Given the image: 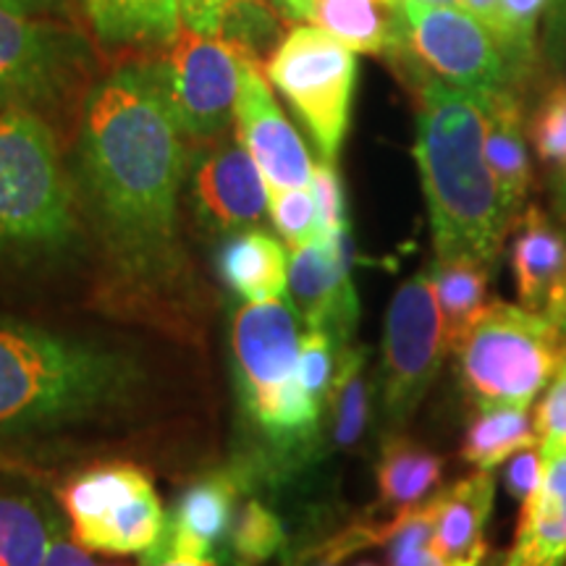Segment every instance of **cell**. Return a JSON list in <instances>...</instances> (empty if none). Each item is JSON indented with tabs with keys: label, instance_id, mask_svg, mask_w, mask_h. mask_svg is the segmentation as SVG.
<instances>
[{
	"label": "cell",
	"instance_id": "ba28073f",
	"mask_svg": "<svg viewBox=\"0 0 566 566\" xmlns=\"http://www.w3.org/2000/svg\"><path fill=\"white\" fill-rule=\"evenodd\" d=\"M250 59V53L226 38L184 27L179 38L168 42L166 53L150 69L184 137L218 142L229 132Z\"/></svg>",
	"mask_w": 566,
	"mask_h": 566
},
{
	"label": "cell",
	"instance_id": "7a4b0ae2",
	"mask_svg": "<svg viewBox=\"0 0 566 566\" xmlns=\"http://www.w3.org/2000/svg\"><path fill=\"white\" fill-rule=\"evenodd\" d=\"M485 95L424 80L415 160L433 229L436 260H478L493 268L516 210L485 158Z\"/></svg>",
	"mask_w": 566,
	"mask_h": 566
},
{
	"label": "cell",
	"instance_id": "484cf974",
	"mask_svg": "<svg viewBox=\"0 0 566 566\" xmlns=\"http://www.w3.org/2000/svg\"><path fill=\"white\" fill-rule=\"evenodd\" d=\"M541 443L535 433V417L525 407H483L467 430L462 459L478 470H495L516 451Z\"/></svg>",
	"mask_w": 566,
	"mask_h": 566
},
{
	"label": "cell",
	"instance_id": "4316f807",
	"mask_svg": "<svg viewBox=\"0 0 566 566\" xmlns=\"http://www.w3.org/2000/svg\"><path fill=\"white\" fill-rule=\"evenodd\" d=\"M331 415H334V441L342 449H354L367 428V380H365V349L344 346L338 352L334 386H331Z\"/></svg>",
	"mask_w": 566,
	"mask_h": 566
},
{
	"label": "cell",
	"instance_id": "4dcf8cb0",
	"mask_svg": "<svg viewBox=\"0 0 566 566\" xmlns=\"http://www.w3.org/2000/svg\"><path fill=\"white\" fill-rule=\"evenodd\" d=\"M551 0H501L499 9V42L509 61L520 74L535 45V30L541 13Z\"/></svg>",
	"mask_w": 566,
	"mask_h": 566
},
{
	"label": "cell",
	"instance_id": "d6a6232c",
	"mask_svg": "<svg viewBox=\"0 0 566 566\" xmlns=\"http://www.w3.org/2000/svg\"><path fill=\"white\" fill-rule=\"evenodd\" d=\"M533 142L541 160L566 168V87L548 92L533 122Z\"/></svg>",
	"mask_w": 566,
	"mask_h": 566
},
{
	"label": "cell",
	"instance_id": "1f68e13d",
	"mask_svg": "<svg viewBox=\"0 0 566 566\" xmlns=\"http://www.w3.org/2000/svg\"><path fill=\"white\" fill-rule=\"evenodd\" d=\"M336 342L325 331L310 328L307 334L302 336L300 346V378L307 394L313 396L317 407H325L331 396V386H334L336 375V363L334 357Z\"/></svg>",
	"mask_w": 566,
	"mask_h": 566
},
{
	"label": "cell",
	"instance_id": "3957f363",
	"mask_svg": "<svg viewBox=\"0 0 566 566\" xmlns=\"http://www.w3.org/2000/svg\"><path fill=\"white\" fill-rule=\"evenodd\" d=\"M132 357L45 328L0 323V430L84 420L132 399Z\"/></svg>",
	"mask_w": 566,
	"mask_h": 566
},
{
	"label": "cell",
	"instance_id": "e0dca14e",
	"mask_svg": "<svg viewBox=\"0 0 566 566\" xmlns=\"http://www.w3.org/2000/svg\"><path fill=\"white\" fill-rule=\"evenodd\" d=\"M512 273L522 307L554 313L566 292V237L537 208L516 226Z\"/></svg>",
	"mask_w": 566,
	"mask_h": 566
},
{
	"label": "cell",
	"instance_id": "c3c4849f",
	"mask_svg": "<svg viewBox=\"0 0 566 566\" xmlns=\"http://www.w3.org/2000/svg\"><path fill=\"white\" fill-rule=\"evenodd\" d=\"M0 566H3V564H0Z\"/></svg>",
	"mask_w": 566,
	"mask_h": 566
},
{
	"label": "cell",
	"instance_id": "277c9868",
	"mask_svg": "<svg viewBox=\"0 0 566 566\" xmlns=\"http://www.w3.org/2000/svg\"><path fill=\"white\" fill-rule=\"evenodd\" d=\"M74 195L59 142L38 111H0V254H38L74 239Z\"/></svg>",
	"mask_w": 566,
	"mask_h": 566
},
{
	"label": "cell",
	"instance_id": "d590c367",
	"mask_svg": "<svg viewBox=\"0 0 566 566\" xmlns=\"http://www.w3.org/2000/svg\"><path fill=\"white\" fill-rule=\"evenodd\" d=\"M543 470H546V459H543L541 443L527 446V449L516 451V454L506 462V488L520 504H525L537 491L543 480Z\"/></svg>",
	"mask_w": 566,
	"mask_h": 566
},
{
	"label": "cell",
	"instance_id": "f35d334b",
	"mask_svg": "<svg viewBox=\"0 0 566 566\" xmlns=\"http://www.w3.org/2000/svg\"><path fill=\"white\" fill-rule=\"evenodd\" d=\"M145 566H218L212 558H197V556H179L171 551H163L153 546L145 554Z\"/></svg>",
	"mask_w": 566,
	"mask_h": 566
},
{
	"label": "cell",
	"instance_id": "6da1fadb",
	"mask_svg": "<svg viewBox=\"0 0 566 566\" xmlns=\"http://www.w3.org/2000/svg\"><path fill=\"white\" fill-rule=\"evenodd\" d=\"M150 63L113 69L82 113V179L118 271L160 283L179 268L184 142Z\"/></svg>",
	"mask_w": 566,
	"mask_h": 566
},
{
	"label": "cell",
	"instance_id": "74e56055",
	"mask_svg": "<svg viewBox=\"0 0 566 566\" xmlns=\"http://www.w3.org/2000/svg\"><path fill=\"white\" fill-rule=\"evenodd\" d=\"M45 566H95L87 548L80 543H71L66 537H53L51 548H48Z\"/></svg>",
	"mask_w": 566,
	"mask_h": 566
},
{
	"label": "cell",
	"instance_id": "f6af8a7d",
	"mask_svg": "<svg viewBox=\"0 0 566 566\" xmlns=\"http://www.w3.org/2000/svg\"><path fill=\"white\" fill-rule=\"evenodd\" d=\"M342 562H336V558H328V556H323V562H321V566H338Z\"/></svg>",
	"mask_w": 566,
	"mask_h": 566
},
{
	"label": "cell",
	"instance_id": "44dd1931",
	"mask_svg": "<svg viewBox=\"0 0 566 566\" xmlns=\"http://www.w3.org/2000/svg\"><path fill=\"white\" fill-rule=\"evenodd\" d=\"M82 9L108 48H163L181 32L176 0H82Z\"/></svg>",
	"mask_w": 566,
	"mask_h": 566
},
{
	"label": "cell",
	"instance_id": "7dc6e473",
	"mask_svg": "<svg viewBox=\"0 0 566 566\" xmlns=\"http://www.w3.org/2000/svg\"><path fill=\"white\" fill-rule=\"evenodd\" d=\"M357 566H378V564H373V562H363V564H357Z\"/></svg>",
	"mask_w": 566,
	"mask_h": 566
},
{
	"label": "cell",
	"instance_id": "7402d4cb",
	"mask_svg": "<svg viewBox=\"0 0 566 566\" xmlns=\"http://www.w3.org/2000/svg\"><path fill=\"white\" fill-rule=\"evenodd\" d=\"M485 158L501 192L514 210H520L533 184L522 108L512 90H501L485 103Z\"/></svg>",
	"mask_w": 566,
	"mask_h": 566
},
{
	"label": "cell",
	"instance_id": "52a82bcc",
	"mask_svg": "<svg viewBox=\"0 0 566 566\" xmlns=\"http://www.w3.org/2000/svg\"><path fill=\"white\" fill-rule=\"evenodd\" d=\"M265 71L307 126L323 160L334 163L349 129L357 87V55L352 48L321 27L304 24L281 40Z\"/></svg>",
	"mask_w": 566,
	"mask_h": 566
},
{
	"label": "cell",
	"instance_id": "f546056e",
	"mask_svg": "<svg viewBox=\"0 0 566 566\" xmlns=\"http://www.w3.org/2000/svg\"><path fill=\"white\" fill-rule=\"evenodd\" d=\"M231 546L247 564H263L283 546V525L273 512L250 501L239 509L231 525Z\"/></svg>",
	"mask_w": 566,
	"mask_h": 566
},
{
	"label": "cell",
	"instance_id": "b9f144b4",
	"mask_svg": "<svg viewBox=\"0 0 566 566\" xmlns=\"http://www.w3.org/2000/svg\"><path fill=\"white\" fill-rule=\"evenodd\" d=\"M388 566H480V564H449V562H443V558L438 556L433 548H424V551H420V554L399 558V562H394Z\"/></svg>",
	"mask_w": 566,
	"mask_h": 566
},
{
	"label": "cell",
	"instance_id": "9c48e42d",
	"mask_svg": "<svg viewBox=\"0 0 566 566\" xmlns=\"http://www.w3.org/2000/svg\"><path fill=\"white\" fill-rule=\"evenodd\" d=\"M74 541L103 554H147L166 530L150 478L134 464H108L84 472L61 491Z\"/></svg>",
	"mask_w": 566,
	"mask_h": 566
},
{
	"label": "cell",
	"instance_id": "30bf717a",
	"mask_svg": "<svg viewBox=\"0 0 566 566\" xmlns=\"http://www.w3.org/2000/svg\"><path fill=\"white\" fill-rule=\"evenodd\" d=\"M405 42L438 80L491 97L512 90L516 69L493 30L464 6L401 0Z\"/></svg>",
	"mask_w": 566,
	"mask_h": 566
},
{
	"label": "cell",
	"instance_id": "d6986e66",
	"mask_svg": "<svg viewBox=\"0 0 566 566\" xmlns=\"http://www.w3.org/2000/svg\"><path fill=\"white\" fill-rule=\"evenodd\" d=\"M233 493L237 488L221 475L202 478L200 483L189 485L155 546L179 556L210 558L212 546L231 525Z\"/></svg>",
	"mask_w": 566,
	"mask_h": 566
},
{
	"label": "cell",
	"instance_id": "5bb4252c",
	"mask_svg": "<svg viewBox=\"0 0 566 566\" xmlns=\"http://www.w3.org/2000/svg\"><path fill=\"white\" fill-rule=\"evenodd\" d=\"M352 268L328 239L296 244L289 252V294L304 325L325 331L336 344L349 342L357 323V294Z\"/></svg>",
	"mask_w": 566,
	"mask_h": 566
},
{
	"label": "cell",
	"instance_id": "836d02e7",
	"mask_svg": "<svg viewBox=\"0 0 566 566\" xmlns=\"http://www.w3.org/2000/svg\"><path fill=\"white\" fill-rule=\"evenodd\" d=\"M313 195L317 202V212H321V229L323 239L336 237V233L346 231V205H344V187L338 179L336 166L331 160L315 163L313 171Z\"/></svg>",
	"mask_w": 566,
	"mask_h": 566
},
{
	"label": "cell",
	"instance_id": "bcb514c9",
	"mask_svg": "<svg viewBox=\"0 0 566 566\" xmlns=\"http://www.w3.org/2000/svg\"><path fill=\"white\" fill-rule=\"evenodd\" d=\"M275 3H279L283 11H289V0H275Z\"/></svg>",
	"mask_w": 566,
	"mask_h": 566
},
{
	"label": "cell",
	"instance_id": "5b68a950",
	"mask_svg": "<svg viewBox=\"0 0 566 566\" xmlns=\"http://www.w3.org/2000/svg\"><path fill=\"white\" fill-rule=\"evenodd\" d=\"M454 352L462 384L480 409H530L566 365V334L548 313L488 302Z\"/></svg>",
	"mask_w": 566,
	"mask_h": 566
},
{
	"label": "cell",
	"instance_id": "ac0fdd59",
	"mask_svg": "<svg viewBox=\"0 0 566 566\" xmlns=\"http://www.w3.org/2000/svg\"><path fill=\"white\" fill-rule=\"evenodd\" d=\"M495 480L491 470H478L470 478L446 488L436 501L433 551L449 564H483L488 554L485 525L491 520Z\"/></svg>",
	"mask_w": 566,
	"mask_h": 566
},
{
	"label": "cell",
	"instance_id": "9a60e30c",
	"mask_svg": "<svg viewBox=\"0 0 566 566\" xmlns=\"http://www.w3.org/2000/svg\"><path fill=\"white\" fill-rule=\"evenodd\" d=\"M195 200L212 229L239 231L263 221L268 184L239 139L216 142L195 168Z\"/></svg>",
	"mask_w": 566,
	"mask_h": 566
},
{
	"label": "cell",
	"instance_id": "d4e9b609",
	"mask_svg": "<svg viewBox=\"0 0 566 566\" xmlns=\"http://www.w3.org/2000/svg\"><path fill=\"white\" fill-rule=\"evenodd\" d=\"M443 472L441 457L409 438H391L378 459L380 504L405 512L422 504V499L438 485Z\"/></svg>",
	"mask_w": 566,
	"mask_h": 566
},
{
	"label": "cell",
	"instance_id": "7c38bea8",
	"mask_svg": "<svg viewBox=\"0 0 566 566\" xmlns=\"http://www.w3.org/2000/svg\"><path fill=\"white\" fill-rule=\"evenodd\" d=\"M80 38L0 3V111L55 101L80 63Z\"/></svg>",
	"mask_w": 566,
	"mask_h": 566
},
{
	"label": "cell",
	"instance_id": "ee69618b",
	"mask_svg": "<svg viewBox=\"0 0 566 566\" xmlns=\"http://www.w3.org/2000/svg\"><path fill=\"white\" fill-rule=\"evenodd\" d=\"M415 3H424V6H462V0H415Z\"/></svg>",
	"mask_w": 566,
	"mask_h": 566
},
{
	"label": "cell",
	"instance_id": "8d00e7d4",
	"mask_svg": "<svg viewBox=\"0 0 566 566\" xmlns=\"http://www.w3.org/2000/svg\"><path fill=\"white\" fill-rule=\"evenodd\" d=\"M237 0H176L184 30L221 38L226 19Z\"/></svg>",
	"mask_w": 566,
	"mask_h": 566
},
{
	"label": "cell",
	"instance_id": "cb8c5ba5",
	"mask_svg": "<svg viewBox=\"0 0 566 566\" xmlns=\"http://www.w3.org/2000/svg\"><path fill=\"white\" fill-rule=\"evenodd\" d=\"M433 286L438 307L443 317V334L449 352H454L467 331L475 325L480 313L488 307V279L491 268L478 260H436Z\"/></svg>",
	"mask_w": 566,
	"mask_h": 566
},
{
	"label": "cell",
	"instance_id": "7bdbcfd3",
	"mask_svg": "<svg viewBox=\"0 0 566 566\" xmlns=\"http://www.w3.org/2000/svg\"><path fill=\"white\" fill-rule=\"evenodd\" d=\"M313 9L315 0H289V17L300 19V21H310L313 19Z\"/></svg>",
	"mask_w": 566,
	"mask_h": 566
},
{
	"label": "cell",
	"instance_id": "e575fe53",
	"mask_svg": "<svg viewBox=\"0 0 566 566\" xmlns=\"http://www.w3.org/2000/svg\"><path fill=\"white\" fill-rule=\"evenodd\" d=\"M535 433L541 446H566V365L556 373L546 399L537 407Z\"/></svg>",
	"mask_w": 566,
	"mask_h": 566
},
{
	"label": "cell",
	"instance_id": "2e32d148",
	"mask_svg": "<svg viewBox=\"0 0 566 566\" xmlns=\"http://www.w3.org/2000/svg\"><path fill=\"white\" fill-rule=\"evenodd\" d=\"M546 470L522 504L520 527L501 566H566V446H541Z\"/></svg>",
	"mask_w": 566,
	"mask_h": 566
},
{
	"label": "cell",
	"instance_id": "603a6c76",
	"mask_svg": "<svg viewBox=\"0 0 566 566\" xmlns=\"http://www.w3.org/2000/svg\"><path fill=\"white\" fill-rule=\"evenodd\" d=\"M221 273L250 302H273L289 292V258L279 239L265 231H244L221 252Z\"/></svg>",
	"mask_w": 566,
	"mask_h": 566
},
{
	"label": "cell",
	"instance_id": "83f0119b",
	"mask_svg": "<svg viewBox=\"0 0 566 566\" xmlns=\"http://www.w3.org/2000/svg\"><path fill=\"white\" fill-rule=\"evenodd\" d=\"M51 533L30 499L0 495V564L45 566Z\"/></svg>",
	"mask_w": 566,
	"mask_h": 566
},
{
	"label": "cell",
	"instance_id": "f1b7e54d",
	"mask_svg": "<svg viewBox=\"0 0 566 566\" xmlns=\"http://www.w3.org/2000/svg\"><path fill=\"white\" fill-rule=\"evenodd\" d=\"M268 212L289 247L323 239L313 187H268Z\"/></svg>",
	"mask_w": 566,
	"mask_h": 566
},
{
	"label": "cell",
	"instance_id": "ffe728a7",
	"mask_svg": "<svg viewBox=\"0 0 566 566\" xmlns=\"http://www.w3.org/2000/svg\"><path fill=\"white\" fill-rule=\"evenodd\" d=\"M310 21L354 53L386 55L405 45L401 0H315Z\"/></svg>",
	"mask_w": 566,
	"mask_h": 566
},
{
	"label": "cell",
	"instance_id": "8fae6325",
	"mask_svg": "<svg viewBox=\"0 0 566 566\" xmlns=\"http://www.w3.org/2000/svg\"><path fill=\"white\" fill-rule=\"evenodd\" d=\"M449 352L433 273L422 271L396 289L384 334V407L394 424L409 420L433 386Z\"/></svg>",
	"mask_w": 566,
	"mask_h": 566
},
{
	"label": "cell",
	"instance_id": "60d3db41",
	"mask_svg": "<svg viewBox=\"0 0 566 566\" xmlns=\"http://www.w3.org/2000/svg\"><path fill=\"white\" fill-rule=\"evenodd\" d=\"M462 6L470 13L488 24L493 30L495 38H499V9H501V0H462Z\"/></svg>",
	"mask_w": 566,
	"mask_h": 566
},
{
	"label": "cell",
	"instance_id": "ab89813d",
	"mask_svg": "<svg viewBox=\"0 0 566 566\" xmlns=\"http://www.w3.org/2000/svg\"><path fill=\"white\" fill-rule=\"evenodd\" d=\"M3 6H9L13 11L21 13H30V17H42V19H51L55 13L63 11L66 0H0Z\"/></svg>",
	"mask_w": 566,
	"mask_h": 566
},
{
	"label": "cell",
	"instance_id": "4fadbf2b",
	"mask_svg": "<svg viewBox=\"0 0 566 566\" xmlns=\"http://www.w3.org/2000/svg\"><path fill=\"white\" fill-rule=\"evenodd\" d=\"M233 124H237V139L258 163L268 187L289 189L313 184L315 163L310 158L307 145L292 122L283 116L271 84L265 82L254 59L244 66Z\"/></svg>",
	"mask_w": 566,
	"mask_h": 566
},
{
	"label": "cell",
	"instance_id": "8992f818",
	"mask_svg": "<svg viewBox=\"0 0 566 566\" xmlns=\"http://www.w3.org/2000/svg\"><path fill=\"white\" fill-rule=\"evenodd\" d=\"M300 315L292 304L250 302L233 315L231 349L244 405L279 438H304L321 417L300 378Z\"/></svg>",
	"mask_w": 566,
	"mask_h": 566
}]
</instances>
